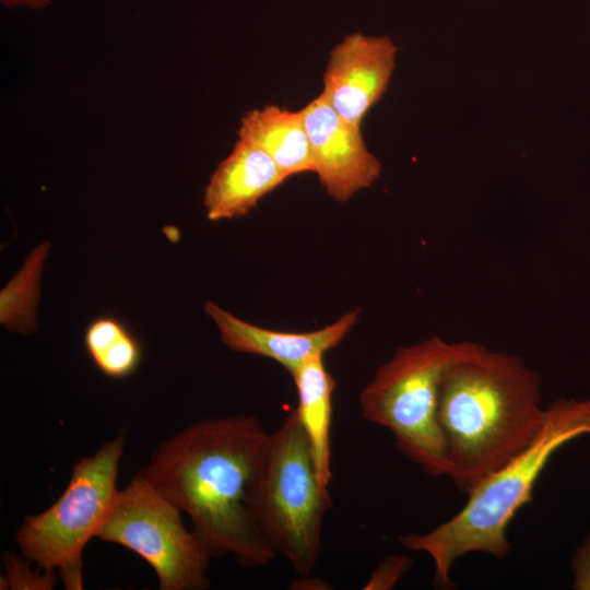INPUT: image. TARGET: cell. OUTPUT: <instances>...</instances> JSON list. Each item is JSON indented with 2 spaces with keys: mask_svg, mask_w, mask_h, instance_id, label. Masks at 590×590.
Wrapping results in <instances>:
<instances>
[{
  "mask_svg": "<svg viewBox=\"0 0 590 590\" xmlns=\"http://www.w3.org/2000/svg\"><path fill=\"white\" fill-rule=\"evenodd\" d=\"M587 434L590 398L551 402L531 444L473 488L458 514L429 532L401 535L399 542L408 550L430 556L434 587L452 589L450 570L459 557L480 552L504 558L510 552L508 526L532 500L535 483L547 462L565 444Z\"/></svg>",
  "mask_w": 590,
  "mask_h": 590,
  "instance_id": "3957f363",
  "label": "cell"
},
{
  "mask_svg": "<svg viewBox=\"0 0 590 590\" xmlns=\"http://www.w3.org/2000/svg\"><path fill=\"white\" fill-rule=\"evenodd\" d=\"M7 4H27L30 7H43L48 3V0H3Z\"/></svg>",
  "mask_w": 590,
  "mask_h": 590,
  "instance_id": "d6986e66",
  "label": "cell"
},
{
  "mask_svg": "<svg viewBox=\"0 0 590 590\" xmlns=\"http://www.w3.org/2000/svg\"><path fill=\"white\" fill-rule=\"evenodd\" d=\"M307 131L314 173L334 200L345 202L370 187L381 173V164L370 153L361 127L353 125L320 94L300 109Z\"/></svg>",
  "mask_w": 590,
  "mask_h": 590,
  "instance_id": "ba28073f",
  "label": "cell"
},
{
  "mask_svg": "<svg viewBox=\"0 0 590 590\" xmlns=\"http://www.w3.org/2000/svg\"><path fill=\"white\" fill-rule=\"evenodd\" d=\"M204 310L216 324L222 342L232 351L271 358L290 374L307 361L341 343L358 320L359 310L342 315L334 322L310 332H281L245 320L210 300Z\"/></svg>",
  "mask_w": 590,
  "mask_h": 590,
  "instance_id": "30bf717a",
  "label": "cell"
},
{
  "mask_svg": "<svg viewBox=\"0 0 590 590\" xmlns=\"http://www.w3.org/2000/svg\"><path fill=\"white\" fill-rule=\"evenodd\" d=\"M286 178L267 153L239 138L205 187L206 216L211 221L244 216Z\"/></svg>",
  "mask_w": 590,
  "mask_h": 590,
  "instance_id": "8fae6325",
  "label": "cell"
},
{
  "mask_svg": "<svg viewBox=\"0 0 590 590\" xmlns=\"http://www.w3.org/2000/svg\"><path fill=\"white\" fill-rule=\"evenodd\" d=\"M271 434L251 415L205 418L165 440L139 471L192 522L212 558L272 562L257 514Z\"/></svg>",
  "mask_w": 590,
  "mask_h": 590,
  "instance_id": "6da1fadb",
  "label": "cell"
},
{
  "mask_svg": "<svg viewBox=\"0 0 590 590\" xmlns=\"http://www.w3.org/2000/svg\"><path fill=\"white\" fill-rule=\"evenodd\" d=\"M297 390L295 409L306 432L317 475L322 485L331 482L332 396L335 381L327 370L323 356L314 357L291 374Z\"/></svg>",
  "mask_w": 590,
  "mask_h": 590,
  "instance_id": "4fadbf2b",
  "label": "cell"
},
{
  "mask_svg": "<svg viewBox=\"0 0 590 590\" xmlns=\"http://www.w3.org/2000/svg\"><path fill=\"white\" fill-rule=\"evenodd\" d=\"M123 441L118 436L76 461L59 498L25 517L15 533L23 556L46 573L58 570L69 590L83 589V551L115 503Z\"/></svg>",
  "mask_w": 590,
  "mask_h": 590,
  "instance_id": "5b68a950",
  "label": "cell"
},
{
  "mask_svg": "<svg viewBox=\"0 0 590 590\" xmlns=\"http://www.w3.org/2000/svg\"><path fill=\"white\" fill-rule=\"evenodd\" d=\"M331 505L329 487L317 475L306 432L292 410L271 433L257 514L270 546L303 577L317 563L322 522Z\"/></svg>",
  "mask_w": 590,
  "mask_h": 590,
  "instance_id": "8992f818",
  "label": "cell"
},
{
  "mask_svg": "<svg viewBox=\"0 0 590 590\" xmlns=\"http://www.w3.org/2000/svg\"><path fill=\"white\" fill-rule=\"evenodd\" d=\"M84 346L95 367L113 379L131 376L142 361L139 340L113 316H99L88 323L84 332Z\"/></svg>",
  "mask_w": 590,
  "mask_h": 590,
  "instance_id": "5bb4252c",
  "label": "cell"
},
{
  "mask_svg": "<svg viewBox=\"0 0 590 590\" xmlns=\"http://www.w3.org/2000/svg\"><path fill=\"white\" fill-rule=\"evenodd\" d=\"M26 562L19 558L16 555L9 554L5 558L8 570L7 585L11 589H51L55 583V573H45L42 577L36 573H32Z\"/></svg>",
  "mask_w": 590,
  "mask_h": 590,
  "instance_id": "2e32d148",
  "label": "cell"
},
{
  "mask_svg": "<svg viewBox=\"0 0 590 590\" xmlns=\"http://www.w3.org/2000/svg\"><path fill=\"white\" fill-rule=\"evenodd\" d=\"M97 539L138 554L155 571L161 590H201L212 558L181 511L139 472L119 489Z\"/></svg>",
  "mask_w": 590,
  "mask_h": 590,
  "instance_id": "52a82bcc",
  "label": "cell"
},
{
  "mask_svg": "<svg viewBox=\"0 0 590 590\" xmlns=\"http://www.w3.org/2000/svg\"><path fill=\"white\" fill-rule=\"evenodd\" d=\"M544 418L539 376L521 357L482 345L452 363L438 400L447 476L469 494L527 448Z\"/></svg>",
  "mask_w": 590,
  "mask_h": 590,
  "instance_id": "7a4b0ae2",
  "label": "cell"
},
{
  "mask_svg": "<svg viewBox=\"0 0 590 590\" xmlns=\"http://www.w3.org/2000/svg\"><path fill=\"white\" fill-rule=\"evenodd\" d=\"M573 588L590 590V533L577 547L571 559Z\"/></svg>",
  "mask_w": 590,
  "mask_h": 590,
  "instance_id": "ac0fdd59",
  "label": "cell"
},
{
  "mask_svg": "<svg viewBox=\"0 0 590 590\" xmlns=\"http://www.w3.org/2000/svg\"><path fill=\"white\" fill-rule=\"evenodd\" d=\"M238 135L267 153L287 176L314 172L302 111L275 105L248 111Z\"/></svg>",
  "mask_w": 590,
  "mask_h": 590,
  "instance_id": "7c38bea8",
  "label": "cell"
},
{
  "mask_svg": "<svg viewBox=\"0 0 590 590\" xmlns=\"http://www.w3.org/2000/svg\"><path fill=\"white\" fill-rule=\"evenodd\" d=\"M481 346L473 341L448 342L430 337L399 347L361 392L363 417L390 430L399 450L429 475L448 474L438 420L442 376L452 363Z\"/></svg>",
  "mask_w": 590,
  "mask_h": 590,
  "instance_id": "277c9868",
  "label": "cell"
},
{
  "mask_svg": "<svg viewBox=\"0 0 590 590\" xmlns=\"http://www.w3.org/2000/svg\"><path fill=\"white\" fill-rule=\"evenodd\" d=\"M410 558L391 555L384 558L371 573L365 589H390L410 567Z\"/></svg>",
  "mask_w": 590,
  "mask_h": 590,
  "instance_id": "e0dca14e",
  "label": "cell"
},
{
  "mask_svg": "<svg viewBox=\"0 0 590 590\" xmlns=\"http://www.w3.org/2000/svg\"><path fill=\"white\" fill-rule=\"evenodd\" d=\"M50 244L34 248L21 270L0 293V321L7 330L30 333L36 329L37 304L40 297V275Z\"/></svg>",
  "mask_w": 590,
  "mask_h": 590,
  "instance_id": "9a60e30c",
  "label": "cell"
},
{
  "mask_svg": "<svg viewBox=\"0 0 590 590\" xmlns=\"http://www.w3.org/2000/svg\"><path fill=\"white\" fill-rule=\"evenodd\" d=\"M397 51L389 37L346 36L330 51L322 97L343 119L361 127L387 90Z\"/></svg>",
  "mask_w": 590,
  "mask_h": 590,
  "instance_id": "9c48e42d",
  "label": "cell"
}]
</instances>
